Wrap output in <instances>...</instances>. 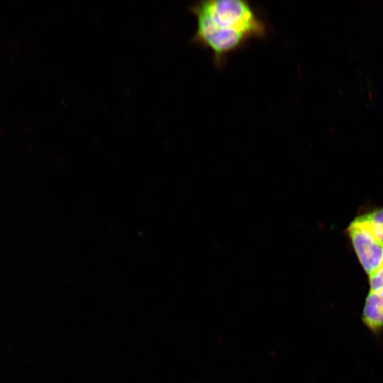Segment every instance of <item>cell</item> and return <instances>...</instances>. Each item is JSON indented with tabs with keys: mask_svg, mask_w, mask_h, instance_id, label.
Instances as JSON below:
<instances>
[{
	"mask_svg": "<svg viewBox=\"0 0 383 383\" xmlns=\"http://www.w3.org/2000/svg\"><path fill=\"white\" fill-rule=\"evenodd\" d=\"M361 320L365 326L376 336L383 332V294L368 292L365 298Z\"/></svg>",
	"mask_w": 383,
	"mask_h": 383,
	"instance_id": "3957f363",
	"label": "cell"
},
{
	"mask_svg": "<svg viewBox=\"0 0 383 383\" xmlns=\"http://www.w3.org/2000/svg\"><path fill=\"white\" fill-rule=\"evenodd\" d=\"M370 292L383 294V266L368 276Z\"/></svg>",
	"mask_w": 383,
	"mask_h": 383,
	"instance_id": "5b68a950",
	"label": "cell"
},
{
	"mask_svg": "<svg viewBox=\"0 0 383 383\" xmlns=\"http://www.w3.org/2000/svg\"><path fill=\"white\" fill-rule=\"evenodd\" d=\"M348 234L360 263L368 276L383 266V242L365 223L355 218L348 228Z\"/></svg>",
	"mask_w": 383,
	"mask_h": 383,
	"instance_id": "7a4b0ae2",
	"label": "cell"
},
{
	"mask_svg": "<svg viewBox=\"0 0 383 383\" xmlns=\"http://www.w3.org/2000/svg\"><path fill=\"white\" fill-rule=\"evenodd\" d=\"M196 18L192 43L211 52L221 67L226 58L252 40L263 39L269 26L258 9L246 0H202L188 6Z\"/></svg>",
	"mask_w": 383,
	"mask_h": 383,
	"instance_id": "6da1fadb",
	"label": "cell"
},
{
	"mask_svg": "<svg viewBox=\"0 0 383 383\" xmlns=\"http://www.w3.org/2000/svg\"><path fill=\"white\" fill-rule=\"evenodd\" d=\"M356 218L365 223L374 235L383 242V207L367 211Z\"/></svg>",
	"mask_w": 383,
	"mask_h": 383,
	"instance_id": "277c9868",
	"label": "cell"
}]
</instances>
